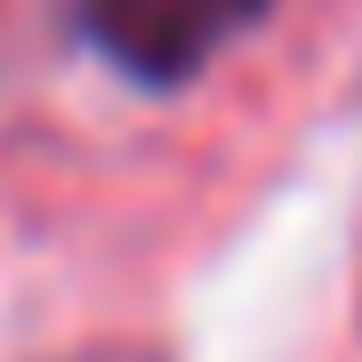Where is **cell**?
<instances>
[{"label": "cell", "mask_w": 362, "mask_h": 362, "mask_svg": "<svg viewBox=\"0 0 362 362\" xmlns=\"http://www.w3.org/2000/svg\"><path fill=\"white\" fill-rule=\"evenodd\" d=\"M274 0H81V40L137 89H185L218 65L226 40L266 25Z\"/></svg>", "instance_id": "1"}]
</instances>
